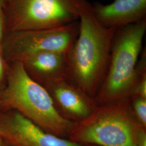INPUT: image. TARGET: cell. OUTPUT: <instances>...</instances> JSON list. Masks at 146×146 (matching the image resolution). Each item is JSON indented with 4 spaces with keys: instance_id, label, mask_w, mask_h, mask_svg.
Wrapping results in <instances>:
<instances>
[{
    "instance_id": "cell-1",
    "label": "cell",
    "mask_w": 146,
    "mask_h": 146,
    "mask_svg": "<svg viewBox=\"0 0 146 146\" xmlns=\"http://www.w3.org/2000/svg\"><path fill=\"white\" fill-rule=\"evenodd\" d=\"M78 21V36L67 52L66 78L94 99L108 72L116 30L102 26L94 17L92 8Z\"/></svg>"
},
{
    "instance_id": "cell-2",
    "label": "cell",
    "mask_w": 146,
    "mask_h": 146,
    "mask_svg": "<svg viewBox=\"0 0 146 146\" xmlns=\"http://www.w3.org/2000/svg\"><path fill=\"white\" fill-rule=\"evenodd\" d=\"M146 31V19L115 31L108 72L94 98L96 106L131 97L146 72L145 49L140 55Z\"/></svg>"
},
{
    "instance_id": "cell-3",
    "label": "cell",
    "mask_w": 146,
    "mask_h": 146,
    "mask_svg": "<svg viewBox=\"0 0 146 146\" xmlns=\"http://www.w3.org/2000/svg\"><path fill=\"white\" fill-rule=\"evenodd\" d=\"M0 100V104L16 110L43 131L68 139L74 122L59 114L47 89L32 78L22 62H14Z\"/></svg>"
},
{
    "instance_id": "cell-4",
    "label": "cell",
    "mask_w": 146,
    "mask_h": 146,
    "mask_svg": "<svg viewBox=\"0 0 146 146\" xmlns=\"http://www.w3.org/2000/svg\"><path fill=\"white\" fill-rule=\"evenodd\" d=\"M141 125L127 98L96 106L86 118L73 123L68 139L84 145L136 146Z\"/></svg>"
},
{
    "instance_id": "cell-5",
    "label": "cell",
    "mask_w": 146,
    "mask_h": 146,
    "mask_svg": "<svg viewBox=\"0 0 146 146\" xmlns=\"http://www.w3.org/2000/svg\"><path fill=\"white\" fill-rule=\"evenodd\" d=\"M92 8L87 0H16L11 29L13 32L64 26L78 21Z\"/></svg>"
},
{
    "instance_id": "cell-6",
    "label": "cell",
    "mask_w": 146,
    "mask_h": 146,
    "mask_svg": "<svg viewBox=\"0 0 146 146\" xmlns=\"http://www.w3.org/2000/svg\"><path fill=\"white\" fill-rule=\"evenodd\" d=\"M79 21L54 28L13 31L4 43L3 52L10 60L22 62L42 51L68 52L78 37Z\"/></svg>"
},
{
    "instance_id": "cell-7",
    "label": "cell",
    "mask_w": 146,
    "mask_h": 146,
    "mask_svg": "<svg viewBox=\"0 0 146 146\" xmlns=\"http://www.w3.org/2000/svg\"><path fill=\"white\" fill-rule=\"evenodd\" d=\"M0 135L8 146H85L43 131L18 112L0 117Z\"/></svg>"
},
{
    "instance_id": "cell-8",
    "label": "cell",
    "mask_w": 146,
    "mask_h": 146,
    "mask_svg": "<svg viewBox=\"0 0 146 146\" xmlns=\"http://www.w3.org/2000/svg\"><path fill=\"white\" fill-rule=\"evenodd\" d=\"M47 85L58 112L67 120L73 122L84 120L96 107L94 99L83 93L66 78Z\"/></svg>"
},
{
    "instance_id": "cell-9",
    "label": "cell",
    "mask_w": 146,
    "mask_h": 146,
    "mask_svg": "<svg viewBox=\"0 0 146 146\" xmlns=\"http://www.w3.org/2000/svg\"><path fill=\"white\" fill-rule=\"evenodd\" d=\"M92 13L106 28L118 29L146 19V0H114L108 5L92 4Z\"/></svg>"
},
{
    "instance_id": "cell-10",
    "label": "cell",
    "mask_w": 146,
    "mask_h": 146,
    "mask_svg": "<svg viewBox=\"0 0 146 146\" xmlns=\"http://www.w3.org/2000/svg\"><path fill=\"white\" fill-rule=\"evenodd\" d=\"M22 62L30 76L40 78L47 84L67 76V52H39L29 56Z\"/></svg>"
},
{
    "instance_id": "cell-11",
    "label": "cell",
    "mask_w": 146,
    "mask_h": 146,
    "mask_svg": "<svg viewBox=\"0 0 146 146\" xmlns=\"http://www.w3.org/2000/svg\"><path fill=\"white\" fill-rule=\"evenodd\" d=\"M130 98L131 108L136 120L146 127V99L135 96Z\"/></svg>"
},
{
    "instance_id": "cell-12",
    "label": "cell",
    "mask_w": 146,
    "mask_h": 146,
    "mask_svg": "<svg viewBox=\"0 0 146 146\" xmlns=\"http://www.w3.org/2000/svg\"><path fill=\"white\" fill-rule=\"evenodd\" d=\"M133 96L146 99V72L142 74L136 84L131 96Z\"/></svg>"
},
{
    "instance_id": "cell-13",
    "label": "cell",
    "mask_w": 146,
    "mask_h": 146,
    "mask_svg": "<svg viewBox=\"0 0 146 146\" xmlns=\"http://www.w3.org/2000/svg\"><path fill=\"white\" fill-rule=\"evenodd\" d=\"M136 146H146V127L141 125L136 137Z\"/></svg>"
},
{
    "instance_id": "cell-14",
    "label": "cell",
    "mask_w": 146,
    "mask_h": 146,
    "mask_svg": "<svg viewBox=\"0 0 146 146\" xmlns=\"http://www.w3.org/2000/svg\"><path fill=\"white\" fill-rule=\"evenodd\" d=\"M2 0H0V44L1 43L3 36V18L2 9Z\"/></svg>"
},
{
    "instance_id": "cell-15",
    "label": "cell",
    "mask_w": 146,
    "mask_h": 146,
    "mask_svg": "<svg viewBox=\"0 0 146 146\" xmlns=\"http://www.w3.org/2000/svg\"><path fill=\"white\" fill-rule=\"evenodd\" d=\"M5 74V67L3 60L0 53V81L3 79Z\"/></svg>"
},
{
    "instance_id": "cell-16",
    "label": "cell",
    "mask_w": 146,
    "mask_h": 146,
    "mask_svg": "<svg viewBox=\"0 0 146 146\" xmlns=\"http://www.w3.org/2000/svg\"><path fill=\"white\" fill-rule=\"evenodd\" d=\"M3 141L2 140V138H1V136L0 135V146L2 145V144L3 143Z\"/></svg>"
},
{
    "instance_id": "cell-17",
    "label": "cell",
    "mask_w": 146,
    "mask_h": 146,
    "mask_svg": "<svg viewBox=\"0 0 146 146\" xmlns=\"http://www.w3.org/2000/svg\"><path fill=\"white\" fill-rule=\"evenodd\" d=\"M1 146H8V145H6V144H5V142H3V143H2V145H1Z\"/></svg>"
},
{
    "instance_id": "cell-18",
    "label": "cell",
    "mask_w": 146,
    "mask_h": 146,
    "mask_svg": "<svg viewBox=\"0 0 146 146\" xmlns=\"http://www.w3.org/2000/svg\"><path fill=\"white\" fill-rule=\"evenodd\" d=\"M85 146H94V145H86Z\"/></svg>"
},
{
    "instance_id": "cell-19",
    "label": "cell",
    "mask_w": 146,
    "mask_h": 146,
    "mask_svg": "<svg viewBox=\"0 0 146 146\" xmlns=\"http://www.w3.org/2000/svg\"><path fill=\"white\" fill-rule=\"evenodd\" d=\"M1 100H0V104H1Z\"/></svg>"
}]
</instances>
